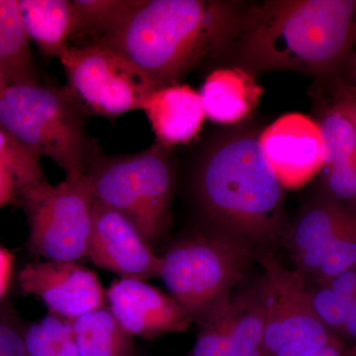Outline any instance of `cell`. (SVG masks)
<instances>
[{
	"label": "cell",
	"mask_w": 356,
	"mask_h": 356,
	"mask_svg": "<svg viewBox=\"0 0 356 356\" xmlns=\"http://www.w3.org/2000/svg\"><path fill=\"white\" fill-rule=\"evenodd\" d=\"M259 136L241 133L211 147L194 177V196L214 233L254 248L283 233L284 188L269 168Z\"/></svg>",
	"instance_id": "3957f363"
},
{
	"label": "cell",
	"mask_w": 356,
	"mask_h": 356,
	"mask_svg": "<svg viewBox=\"0 0 356 356\" xmlns=\"http://www.w3.org/2000/svg\"><path fill=\"white\" fill-rule=\"evenodd\" d=\"M30 40L46 58H60L76 29V11L70 0H18Z\"/></svg>",
	"instance_id": "2e32d148"
},
{
	"label": "cell",
	"mask_w": 356,
	"mask_h": 356,
	"mask_svg": "<svg viewBox=\"0 0 356 356\" xmlns=\"http://www.w3.org/2000/svg\"><path fill=\"white\" fill-rule=\"evenodd\" d=\"M343 65L348 67L350 76V81L356 86V53L351 51L348 57L344 60Z\"/></svg>",
	"instance_id": "1f68e13d"
},
{
	"label": "cell",
	"mask_w": 356,
	"mask_h": 356,
	"mask_svg": "<svg viewBox=\"0 0 356 356\" xmlns=\"http://www.w3.org/2000/svg\"><path fill=\"white\" fill-rule=\"evenodd\" d=\"M262 93L264 88L254 76L238 67L211 72L199 91L205 116L226 125L238 123L252 113Z\"/></svg>",
	"instance_id": "9a60e30c"
},
{
	"label": "cell",
	"mask_w": 356,
	"mask_h": 356,
	"mask_svg": "<svg viewBox=\"0 0 356 356\" xmlns=\"http://www.w3.org/2000/svg\"><path fill=\"white\" fill-rule=\"evenodd\" d=\"M254 250L220 234H196L161 257L159 276L170 296L201 325L232 299V290L242 280Z\"/></svg>",
	"instance_id": "8992f818"
},
{
	"label": "cell",
	"mask_w": 356,
	"mask_h": 356,
	"mask_svg": "<svg viewBox=\"0 0 356 356\" xmlns=\"http://www.w3.org/2000/svg\"><path fill=\"white\" fill-rule=\"evenodd\" d=\"M0 69L8 86L40 83L18 0H0Z\"/></svg>",
	"instance_id": "e0dca14e"
},
{
	"label": "cell",
	"mask_w": 356,
	"mask_h": 356,
	"mask_svg": "<svg viewBox=\"0 0 356 356\" xmlns=\"http://www.w3.org/2000/svg\"><path fill=\"white\" fill-rule=\"evenodd\" d=\"M7 86H8V84L6 83V77H4L3 72H2L1 69H0V93L3 91V89L6 88Z\"/></svg>",
	"instance_id": "d6a6232c"
},
{
	"label": "cell",
	"mask_w": 356,
	"mask_h": 356,
	"mask_svg": "<svg viewBox=\"0 0 356 356\" xmlns=\"http://www.w3.org/2000/svg\"><path fill=\"white\" fill-rule=\"evenodd\" d=\"M106 299L112 315L133 337L153 339L184 332L193 322L175 299L147 281L114 280L106 291Z\"/></svg>",
	"instance_id": "4fadbf2b"
},
{
	"label": "cell",
	"mask_w": 356,
	"mask_h": 356,
	"mask_svg": "<svg viewBox=\"0 0 356 356\" xmlns=\"http://www.w3.org/2000/svg\"><path fill=\"white\" fill-rule=\"evenodd\" d=\"M84 175L95 200L127 218L149 245L170 228L175 170L168 147L156 144L136 154H99Z\"/></svg>",
	"instance_id": "5b68a950"
},
{
	"label": "cell",
	"mask_w": 356,
	"mask_h": 356,
	"mask_svg": "<svg viewBox=\"0 0 356 356\" xmlns=\"http://www.w3.org/2000/svg\"><path fill=\"white\" fill-rule=\"evenodd\" d=\"M306 356H348V355L344 351L341 343L337 341V343L325 346L322 350Z\"/></svg>",
	"instance_id": "4dcf8cb0"
},
{
	"label": "cell",
	"mask_w": 356,
	"mask_h": 356,
	"mask_svg": "<svg viewBox=\"0 0 356 356\" xmlns=\"http://www.w3.org/2000/svg\"><path fill=\"white\" fill-rule=\"evenodd\" d=\"M350 355H353V356H356V344L355 346H353V350H351Z\"/></svg>",
	"instance_id": "836d02e7"
},
{
	"label": "cell",
	"mask_w": 356,
	"mask_h": 356,
	"mask_svg": "<svg viewBox=\"0 0 356 356\" xmlns=\"http://www.w3.org/2000/svg\"><path fill=\"white\" fill-rule=\"evenodd\" d=\"M20 188L13 170L0 161V208L19 202Z\"/></svg>",
	"instance_id": "83f0119b"
},
{
	"label": "cell",
	"mask_w": 356,
	"mask_h": 356,
	"mask_svg": "<svg viewBox=\"0 0 356 356\" xmlns=\"http://www.w3.org/2000/svg\"><path fill=\"white\" fill-rule=\"evenodd\" d=\"M0 356H26L24 324L4 301L0 303Z\"/></svg>",
	"instance_id": "484cf974"
},
{
	"label": "cell",
	"mask_w": 356,
	"mask_h": 356,
	"mask_svg": "<svg viewBox=\"0 0 356 356\" xmlns=\"http://www.w3.org/2000/svg\"><path fill=\"white\" fill-rule=\"evenodd\" d=\"M355 44H356V30H355Z\"/></svg>",
	"instance_id": "e575fe53"
},
{
	"label": "cell",
	"mask_w": 356,
	"mask_h": 356,
	"mask_svg": "<svg viewBox=\"0 0 356 356\" xmlns=\"http://www.w3.org/2000/svg\"><path fill=\"white\" fill-rule=\"evenodd\" d=\"M139 0H72L76 29L70 40H81L74 46L95 44L114 31L132 13Z\"/></svg>",
	"instance_id": "7402d4cb"
},
{
	"label": "cell",
	"mask_w": 356,
	"mask_h": 356,
	"mask_svg": "<svg viewBox=\"0 0 356 356\" xmlns=\"http://www.w3.org/2000/svg\"><path fill=\"white\" fill-rule=\"evenodd\" d=\"M142 110L158 144L166 147L186 144L197 137L206 118L199 91L186 84L156 88Z\"/></svg>",
	"instance_id": "5bb4252c"
},
{
	"label": "cell",
	"mask_w": 356,
	"mask_h": 356,
	"mask_svg": "<svg viewBox=\"0 0 356 356\" xmlns=\"http://www.w3.org/2000/svg\"><path fill=\"white\" fill-rule=\"evenodd\" d=\"M322 182L325 195L356 212V146L327 152Z\"/></svg>",
	"instance_id": "cb8c5ba5"
},
{
	"label": "cell",
	"mask_w": 356,
	"mask_h": 356,
	"mask_svg": "<svg viewBox=\"0 0 356 356\" xmlns=\"http://www.w3.org/2000/svg\"><path fill=\"white\" fill-rule=\"evenodd\" d=\"M0 161L6 163L17 178L20 188L19 199L26 191L48 181L42 168L41 159L1 128Z\"/></svg>",
	"instance_id": "d4e9b609"
},
{
	"label": "cell",
	"mask_w": 356,
	"mask_h": 356,
	"mask_svg": "<svg viewBox=\"0 0 356 356\" xmlns=\"http://www.w3.org/2000/svg\"><path fill=\"white\" fill-rule=\"evenodd\" d=\"M266 301L264 356H306L339 341L311 305L306 276L285 268L275 257H262Z\"/></svg>",
	"instance_id": "9c48e42d"
},
{
	"label": "cell",
	"mask_w": 356,
	"mask_h": 356,
	"mask_svg": "<svg viewBox=\"0 0 356 356\" xmlns=\"http://www.w3.org/2000/svg\"><path fill=\"white\" fill-rule=\"evenodd\" d=\"M86 110L67 86L9 84L0 93V128L67 179L86 175L99 149L86 131Z\"/></svg>",
	"instance_id": "277c9868"
},
{
	"label": "cell",
	"mask_w": 356,
	"mask_h": 356,
	"mask_svg": "<svg viewBox=\"0 0 356 356\" xmlns=\"http://www.w3.org/2000/svg\"><path fill=\"white\" fill-rule=\"evenodd\" d=\"M356 0H270L247 7L232 46L238 67L330 76L355 44Z\"/></svg>",
	"instance_id": "7a4b0ae2"
},
{
	"label": "cell",
	"mask_w": 356,
	"mask_h": 356,
	"mask_svg": "<svg viewBox=\"0 0 356 356\" xmlns=\"http://www.w3.org/2000/svg\"><path fill=\"white\" fill-rule=\"evenodd\" d=\"M297 270L324 284L356 266V212L323 247L294 257Z\"/></svg>",
	"instance_id": "ffe728a7"
},
{
	"label": "cell",
	"mask_w": 356,
	"mask_h": 356,
	"mask_svg": "<svg viewBox=\"0 0 356 356\" xmlns=\"http://www.w3.org/2000/svg\"><path fill=\"white\" fill-rule=\"evenodd\" d=\"M88 257L120 278L147 281L159 276L161 257L123 216L99 201L95 202Z\"/></svg>",
	"instance_id": "7c38bea8"
},
{
	"label": "cell",
	"mask_w": 356,
	"mask_h": 356,
	"mask_svg": "<svg viewBox=\"0 0 356 356\" xmlns=\"http://www.w3.org/2000/svg\"><path fill=\"white\" fill-rule=\"evenodd\" d=\"M67 88L86 111L120 116L143 109L158 84L118 51L102 44H69L60 54Z\"/></svg>",
	"instance_id": "ba28073f"
},
{
	"label": "cell",
	"mask_w": 356,
	"mask_h": 356,
	"mask_svg": "<svg viewBox=\"0 0 356 356\" xmlns=\"http://www.w3.org/2000/svg\"><path fill=\"white\" fill-rule=\"evenodd\" d=\"M21 291L43 302L49 314L65 320L104 308L106 291L92 270L79 262L33 261L18 274Z\"/></svg>",
	"instance_id": "30bf717a"
},
{
	"label": "cell",
	"mask_w": 356,
	"mask_h": 356,
	"mask_svg": "<svg viewBox=\"0 0 356 356\" xmlns=\"http://www.w3.org/2000/svg\"><path fill=\"white\" fill-rule=\"evenodd\" d=\"M355 213L325 194L310 204L286 235L293 259L306 250L323 247Z\"/></svg>",
	"instance_id": "d6986e66"
},
{
	"label": "cell",
	"mask_w": 356,
	"mask_h": 356,
	"mask_svg": "<svg viewBox=\"0 0 356 356\" xmlns=\"http://www.w3.org/2000/svg\"><path fill=\"white\" fill-rule=\"evenodd\" d=\"M26 356H79L72 322L48 314L24 325Z\"/></svg>",
	"instance_id": "603a6c76"
},
{
	"label": "cell",
	"mask_w": 356,
	"mask_h": 356,
	"mask_svg": "<svg viewBox=\"0 0 356 356\" xmlns=\"http://www.w3.org/2000/svg\"><path fill=\"white\" fill-rule=\"evenodd\" d=\"M19 202L27 215L32 254L53 261L88 257L95 198L86 175L56 185L44 181L23 193Z\"/></svg>",
	"instance_id": "52a82bcc"
},
{
	"label": "cell",
	"mask_w": 356,
	"mask_h": 356,
	"mask_svg": "<svg viewBox=\"0 0 356 356\" xmlns=\"http://www.w3.org/2000/svg\"><path fill=\"white\" fill-rule=\"evenodd\" d=\"M14 257L7 248L0 247V303L4 301L13 280Z\"/></svg>",
	"instance_id": "f1b7e54d"
},
{
	"label": "cell",
	"mask_w": 356,
	"mask_h": 356,
	"mask_svg": "<svg viewBox=\"0 0 356 356\" xmlns=\"http://www.w3.org/2000/svg\"><path fill=\"white\" fill-rule=\"evenodd\" d=\"M233 322L229 343L220 356H264L266 301L261 282L232 298Z\"/></svg>",
	"instance_id": "44dd1931"
},
{
	"label": "cell",
	"mask_w": 356,
	"mask_h": 356,
	"mask_svg": "<svg viewBox=\"0 0 356 356\" xmlns=\"http://www.w3.org/2000/svg\"><path fill=\"white\" fill-rule=\"evenodd\" d=\"M343 336L356 341V297L350 311Z\"/></svg>",
	"instance_id": "f546056e"
},
{
	"label": "cell",
	"mask_w": 356,
	"mask_h": 356,
	"mask_svg": "<svg viewBox=\"0 0 356 356\" xmlns=\"http://www.w3.org/2000/svg\"><path fill=\"white\" fill-rule=\"evenodd\" d=\"M259 140L269 168L284 189L303 186L324 168L322 131L307 115H282L262 131Z\"/></svg>",
	"instance_id": "8fae6325"
},
{
	"label": "cell",
	"mask_w": 356,
	"mask_h": 356,
	"mask_svg": "<svg viewBox=\"0 0 356 356\" xmlns=\"http://www.w3.org/2000/svg\"><path fill=\"white\" fill-rule=\"evenodd\" d=\"M245 9L225 0H139L126 19L95 44L118 51L159 88L179 83L204 60L232 48Z\"/></svg>",
	"instance_id": "6da1fadb"
},
{
	"label": "cell",
	"mask_w": 356,
	"mask_h": 356,
	"mask_svg": "<svg viewBox=\"0 0 356 356\" xmlns=\"http://www.w3.org/2000/svg\"><path fill=\"white\" fill-rule=\"evenodd\" d=\"M79 356H137L133 337L108 308L70 321Z\"/></svg>",
	"instance_id": "ac0fdd59"
},
{
	"label": "cell",
	"mask_w": 356,
	"mask_h": 356,
	"mask_svg": "<svg viewBox=\"0 0 356 356\" xmlns=\"http://www.w3.org/2000/svg\"><path fill=\"white\" fill-rule=\"evenodd\" d=\"M331 106L341 112L356 131V86L350 81L336 79L331 88Z\"/></svg>",
	"instance_id": "4316f807"
}]
</instances>
